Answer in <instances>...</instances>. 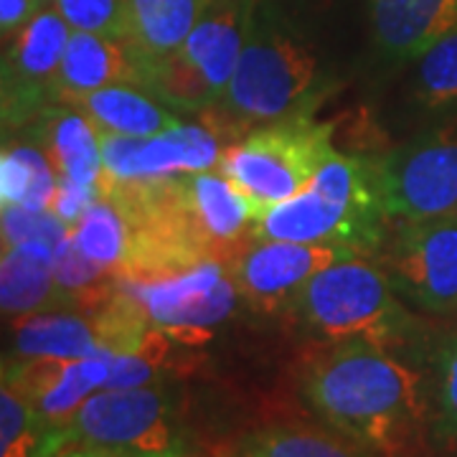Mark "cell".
Instances as JSON below:
<instances>
[{
    "mask_svg": "<svg viewBox=\"0 0 457 457\" xmlns=\"http://www.w3.org/2000/svg\"><path fill=\"white\" fill-rule=\"evenodd\" d=\"M303 396L338 435L381 457L422 445L427 404L420 374L366 341L336 343L303 371Z\"/></svg>",
    "mask_w": 457,
    "mask_h": 457,
    "instance_id": "cell-1",
    "label": "cell"
},
{
    "mask_svg": "<svg viewBox=\"0 0 457 457\" xmlns=\"http://www.w3.org/2000/svg\"><path fill=\"white\" fill-rule=\"evenodd\" d=\"M330 77L318 51L275 0H260L227 95L219 104L239 125L311 114Z\"/></svg>",
    "mask_w": 457,
    "mask_h": 457,
    "instance_id": "cell-2",
    "label": "cell"
},
{
    "mask_svg": "<svg viewBox=\"0 0 457 457\" xmlns=\"http://www.w3.org/2000/svg\"><path fill=\"white\" fill-rule=\"evenodd\" d=\"M290 311L318 338L366 341L386 351L407 343L420 328L399 303L389 275L361 257L330 264L308 279Z\"/></svg>",
    "mask_w": 457,
    "mask_h": 457,
    "instance_id": "cell-3",
    "label": "cell"
},
{
    "mask_svg": "<svg viewBox=\"0 0 457 457\" xmlns=\"http://www.w3.org/2000/svg\"><path fill=\"white\" fill-rule=\"evenodd\" d=\"M66 447L125 457H186V435L170 394L161 384H150L92 394L64 427L44 440L38 457Z\"/></svg>",
    "mask_w": 457,
    "mask_h": 457,
    "instance_id": "cell-4",
    "label": "cell"
},
{
    "mask_svg": "<svg viewBox=\"0 0 457 457\" xmlns=\"http://www.w3.org/2000/svg\"><path fill=\"white\" fill-rule=\"evenodd\" d=\"M260 0H212L173 54L153 59L145 89L183 112H204L227 95Z\"/></svg>",
    "mask_w": 457,
    "mask_h": 457,
    "instance_id": "cell-5",
    "label": "cell"
},
{
    "mask_svg": "<svg viewBox=\"0 0 457 457\" xmlns=\"http://www.w3.org/2000/svg\"><path fill=\"white\" fill-rule=\"evenodd\" d=\"M333 128L311 114H293L252 130L221 153L219 170L257 204L260 213L303 191L333 147Z\"/></svg>",
    "mask_w": 457,
    "mask_h": 457,
    "instance_id": "cell-6",
    "label": "cell"
},
{
    "mask_svg": "<svg viewBox=\"0 0 457 457\" xmlns=\"http://www.w3.org/2000/svg\"><path fill=\"white\" fill-rule=\"evenodd\" d=\"M389 219L417 221L457 209V117L411 137L378 161Z\"/></svg>",
    "mask_w": 457,
    "mask_h": 457,
    "instance_id": "cell-7",
    "label": "cell"
},
{
    "mask_svg": "<svg viewBox=\"0 0 457 457\" xmlns=\"http://www.w3.org/2000/svg\"><path fill=\"white\" fill-rule=\"evenodd\" d=\"M122 285L145 308L153 326L180 345L209 341L213 328L221 326L234 312L242 295L231 267L219 260L201 262L173 278L155 282L122 279Z\"/></svg>",
    "mask_w": 457,
    "mask_h": 457,
    "instance_id": "cell-8",
    "label": "cell"
},
{
    "mask_svg": "<svg viewBox=\"0 0 457 457\" xmlns=\"http://www.w3.org/2000/svg\"><path fill=\"white\" fill-rule=\"evenodd\" d=\"M386 275L420 311L457 312V212L402 221L386 254Z\"/></svg>",
    "mask_w": 457,
    "mask_h": 457,
    "instance_id": "cell-9",
    "label": "cell"
},
{
    "mask_svg": "<svg viewBox=\"0 0 457 457\" xmlns=\"http://www.w3.org/2000/svg\"><path fill=\"white\" fill-rule=\"evenodd\" d=\"M71 26L46 5L5 41L3 51V125L21 128L38 120L54 102V84L64 59Z\"/></svg>",
    "mask_w": 457,
    "mask_h": 457,
    "instance_id": "cell-10",
    "label": "cell"
},
{
    "mask_svg": "<svg viewBox=\"0 0 457 457\" xmlns=\"http://www.w3.org/2000/svg\"><path fill=\"white\" fill-rule=\"evenodd\" d=\"M386 216L351 209L323 196L311 183L257 216L252 242L336 245L366 254L381 245Z\"/></svg>",
    "mask_w": 457,
    "mask_h": 457,
    "instance_id": "cell-11",
    "label": "cell"
},
{
    "mask_svg": "<svg viewBox=\"0 0 457 457\" xmlns=\"http://www.w3.org/2000/svg\"><path fill=\"white\" fill-rule=\"evenodd\" d=\"M353 257L361 254L348 246L257 242L234 260L231 275L252 308L272 312L290 308L295 295L318 272Z\"/></svg>",
    "mask_w": 457,
    "mask_h": 457,
    "instance_id": "cell-12",
    "label": "cell"
},
{
    "mask_svg": "<svg viewBox=\"0 0 457 457\" xmlns=\"http://www.w3.org/2000/svg\"><path fill=\"white\" fill-rule=\"evenodd\" d=\"M112 356L99 348L84 359H5L3 381L29 396L41 429L49 437L77 414L92 394L107 386Z\"/></svg>",
    "mask_w": 457,
    "mask_h": 457,
    "instance_id": "cell-13",
    "label": "cell"
},
{
    "mask_svg": "<svg viewBox=\"0 0 457 457\" xmlns=\"http://www.w3.org/2000/svg\"><path fill=\"white\" fill-rule=\"evenodd\" d=\"M102 163L117 179H158L173 173H201L221 161L213 132L198 125H179L163 135L132 137L99 130Z\"/></svg>",
    "mask_w": 457,
    "mask_h": 457,
    "instance_id": "cell-14",
    "label": "cell"
},
{
    "mask_svg": "<svg viewBox=\"0 0 457 457\" xmlns=\"http://www.w3.org/2000/svg\"><path fill=\"white\" fill-rule=\"evenodd\" d=\"M180 186L186 213L198 239L212 252L213 260L227 262L231 267L242 254V242L252 239V228L260 216L257 204L224 173H188L180 179Z\"/></svg>",
    "mask_w": 457,
    "mask_h": 457,
    "instance_id": "cell-15",
    "label": "cell"
},
{
    "mask_svg": "<svg viewBox=\"0 0 457 457\" xmlns=\"http://www.w3.org/2000/svg\"><path fill=\"white\" fill-rule=\"evenodd\" d=\"M153 59L125 36L71 31L54 84V102L69 104L74 97L112 84L145 89Z\"/></svg>",
    "mask_w": 457,
    "mask_h": 457,
    "instance_id": "cell-16",
    "label": "cell"
},
{
    "mask_svg": "<svg viewBox=\"0 0 457 457\" xmlns=\"http://www.w3.org/2000/svg\"><path fill=\"white\" fill-rule=\"evenodd\" d=\"M376 51L389 62H414L457 31V0H369Z\"/></svg>",
    "mask_w": 457,
    "mask_h": 457,
    "instance_id": "cell-17",
    "label": "cell"
},
{
    "mask_svg": "<svg viewBox=\"0 0 457 457\" xmlns=\"http://www.w3.org/2000/svg\"><path fill=\"white\" fill-rule=\"evenodd\" d=\"M36 137L59 176L97 186L104 170L102 143L99 128L87 114L69 104H51L36 120Z\"/></svg>",
    "mask_w": 457,
    "mask_h": 457,
    "instance_id": "cell-18",
    "label": "cell"
},
{
    "mask_svg": "<svg viewBox=\"0 0 457 457\" xmlns=\"http://www.w3.org/2000/svg\"><path fill=\"white\" fill-rule=\"evenodd\" d=\"M69 107H77L87 114L99 130L132 137H153L183 125L176 114L165 110L161 99L135 84L102 87L74 97Z\"/></svg>",
    "mask_w": 457,
    "mask_h": 457,
    "instance_id": "cell-19",
    "label": "cell"
},
{
    "mask_svg": "<svg viewBox=\"0 0 457 457\" xmlns=\"http://www.w3.org/2000/svg\"><path fill=\"white\" fill-rule=\"evenodd\" d=\"M54 254L46 245H21L3 249L0 300L11 318L44 311H69L54 279Z\"/></svg>",
    "mask_w": 457,
    "mask_h": 457,
    "instance_id": "cell-20",
    "label": "cell"
},
{
    "mask_svg": "<svg viewBox=\"0 0 457 457\" xmlns=\"http://www.w3.org/2000/svg\"><path fill=\"white\" fill-rule=\"evenodd\" d=\"M99 351L92 318L44 311L13 318V359H84Z\"/></svg>",
    "mask_w": 457,
    "mask_h": 457,
    "instance_id": "cell-21",
    "label": "cell"
},
{
    "mask_svg": "<svg viewBox=\"0 0 457 457\" xmlns=\"http://www.w3.org/2000/svg\"><path fill=\"white\" fill-rule=\"evenodd\" d=\"M212 0H125L128 38L150 59L173 54Z\"/></svg>",
    "mask_w": 457,
    "mask_h": 457,
    "instance_id": "cell-22",
    "label": "cell"
},
{
    "mask_svg": "<svg viewBox=\"0 0 457 457\" xmlns=\"http://www.w3.org/2000/svg\"><path fill=\"white\" fill-rule=\"evenodd\" d=\"M59 188V173L44 150L33 145H5L0 158V201L31 212H49Z\"/></svg>",
    "mask_w": 457,
    "mask_h": 457,
    "instance_id": "cell-23",
    "label": "cell"
},
{
    "mask_svg": "<svg viewBox=\"0 0 457 457\" xmlns=\"http://www.w3.org/2000/svg\"><path fill=\"white\" fill-rule=\"evenodd\" d=\"M239 457H363V447L315 427H270L246 437Z\"/></svg>",
    "mask_w": 457,
    "mask_h": 457,
    "instance_id": "cell-24",
    "label": "cell"
},
{
    "mask_svg": "<svg viewBox=\"0 0 457 457\" xmlns=\"http://www.w3.org/2000/svg\"><path fill=\"white\" fill-rule=\"evenodd\" d=\"M417 62L411 97L425 112L440 114L457 107V31L447 33Z\"/></svg>",
    "mask_w": 457,
    "mask_h": 457,
    "instance_id": "cell-25",
    "label": "cell"
},
{
    "mask_svg": "<svg viewBox=\"0 0 457 457\" xmlns=\"http://www.w3.org/2000/svg\"><path fill=\"white\" fill-rule=\"evenodd\" d=\"M71 234L87 257L120 272V264L125 260L128 245H130V228L112 201L97 198L77 221V227L71 228Z\"/></svg>",
    "mask_w": 457,
    "mask_h": 457,
    "instance_id": "cell-26",
    "label": "cell"
},
{
    "mask_svg": "<svg viewBox=\"0 0 457 457\" xmlns=\"http://www.w3.org/2000/svg\"><path fill=\"white\" fill-rule=\"evenodd\" d=\"M46 440L36 409L18 386L3 381L0 389V457H38Z\"/></svg>",
    "mask_w": 457,
    "mask_h": 457,
    "instance_id": "cell-27",
    "label": "cell"
},
{
    "mask_svg": "<svg viewBox=\"0 0 457 457\" xmlns=\"http://www.w3.org/2000/svg\"><path fill=\"white\" fill-rule=\"evenodd\" d=\"M71 228L51 212H31L23 206L3 209V249L21 245H46L51 249L64 242Z\"/></svg>",
    "mask_w": 457,
    "mask_h": 457,
    "instance_id": "cell-28",
    "label": "cell"
},
{
    "mask_svg": "<svg viewBox=\"0 0 457 457\" xmlns=\"http://www.w3.org/2000/svg\"><path fill=\"white\" fill-rule=\"evenodd\" d=\"M54 8L74 31L128 38L125 0H54Z\"/></svg>",
    "mask_w": 457,
    "mask_h": 457,
    "instance_id": "cell-29",
    "label": "cell"
},
{
    "mask_svg": "<svg viewBox=\"0 0 457 457\" xmlns=\"http://www.w3.org/2000/svg\"><path fill=\"white\" fill-rule=\"evenodd\" d=\"M435 437L457 442V333L442 345L435 381Z\"/></svg>",
    "mask_w": 457,
    "mask_h": 457,
    "instance_id": "cell-30",
    "label": "cell"
},
{
    "mask_svg": "<svg viewBox=\"0 0 457 457\" xmlns=\"http://www.w3.org/2000/svg\"><path fill=\"white\" fill-rule=\"evenodd\" d=\"M97 198V186H84V183H77V180L59 176V188H56L54 204H51V212L56 213L66 227L74 228L77 227V221L84 216V212H87Z\"/></svg>",
    "mask_w": 457,
    "mask_h": 457,
    "instance_id": "cell-31",
    "label": "cell"
},
{
    "mask_svg": "<svg viewBox=\"0 0 457 457\" xmlns=\"http://www.w3.org/2000/svg\"><path fill=\"white\" fill-rule=\"evenodd\" d=\"M41 8H46L41 0H0V31H3V38L21 31Z\"/></svg>",
    "mask_w": 457,
    "mask_h": 457,
    "instance_id": "cell-32",
    "label": "cell"
},
{
    "mask_svg": "<svg viewBox=\"0 0 457 457\" xmlns=\"http://www.w3.org/2000/svg\"><path fill=\"white\" fill-rule=\"evenodd\" d=\"M49 457H125V455H114V453H102V450H87V447H66V450H59Z\"/></svg>",
    "mask_w": 457,
    "mask_h": 457,
    "instance_id": "cell-33",
    "label": "cell"
},
{
    "mask_svg": "<svg viewBox=\"0 0 457 457\" xmlns=\"http://www.w3.org/2000/svg\"><path fill=\"white\" fill-rule=\"evenodd\" d=\"M41 3H44V5H54V0H41Z\"/></svg>",
    "mask_w": 457,
    "mask_h": 457,
    "instance_id": "cell-34",
    "label": "cell"
}]
</instances>
